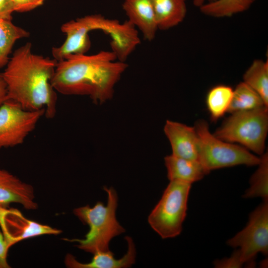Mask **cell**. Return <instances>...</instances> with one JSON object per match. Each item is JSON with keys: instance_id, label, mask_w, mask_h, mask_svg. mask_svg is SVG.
I'll list each match as a JSON object with an SVG mask.
<instances>
[{"instance_id": "44dd1931", "label": "cell", "mask_w": 268, "mask_h": 268, "mask_svg": "<svg viewBox=\"0 0 268 268\" xmlns=\"http://www.w3.org/2000/svg\"><path fill=\"white\" fill-rule=\"evenodd\" d=\"M263 106L266 107L259 94L242 81L233 89V97L228 112L231 114Z\"/></svg>"}, {"instance_id": "4fadbf2b", "label": "cell", "mask_w": 268, "mask_h": 268, "mask_svg": "<svg viewBox=\"0 0 268 268\" xmlns=\"http://www.w3.org/2000/svg\"><path fill=\"white\" fill-rule=\"evenodd\" d=\"M122 8L128 21L151 41L158 30L152 0H123Z\"/></svg>"}, {"instance_id": "7c38bea8", "label": "cell", "mask_w": 268, "mask_h": 268, "mask_svg": "<svg viewBox=\"0 0 268 268\" xmlns=\"http://www.w3.org/2000/svg\"><path fill=\"white\" fill-rule=\"evenodd\" d=\"M164 133L170 143L173 155L198 160V136L195 127L167 120Z\"/></svg>"}, {"instance_id": "ac0fdd59", "label": "cell", "mask_w": 268, "mask_h": 268, "mask_svg": "<svg viewBox=\"0 0 268 268\" xmlns=\"http://www.w3.org/2000/svg\"><path fill=\"white\" fill-rule=\"evenodd\" d=\"M243 82L253 88L268 107V61L255 60L243 75Z\"/></svg>"}, {"instance_id": "603a6c76", "label": "cell", "mask_w": 268, "mask_h": 268, "mask_svg": "<svg viewBox=\"0 0 268 268\" xmlns=\"http://www.w3.org/2000/svg\"><path fill=\"white\" fill-rule=\"evenodd\" d=\"M46 0H11L14 12H24L42 5Z\"/></svg>"}, {"instance_id": "3957f363", "label": "cell", "mask_w": 268, "mask_h": 268, "mask_svg": "<svg viewBox=\"0 0 268 268\" xmlns=\"http://www.w3.org/2000/svg\"><path fill=\"white\" fill-rule=\"evenodd\" d=\"M108 194L106 205L98 201L93 207L88 205L77 207L73 210L74 214L83 223L89 226V230L85 238H64L65 241L76 242V247L86 252L94 254L109 250L110 241L114 237L125 232L116 217L118 206V195L113 187H104Z\"/></svg>"}, {"instance_id": "6da1fadb", "label": "cell", "mask_w": 268, "mask_h": 268, "mask_svg": "<svg viewBox=\"0 0 268 268\" xmlns=\"http://www.w3.org/2000/svg\"><path fill=\"white\" fill-rule=\"evenodd\" d=\"M111 51L95 54H72L58 62L51 84L66 95L88 96L96 104L110 100L114 87L127 69Z\"/></svg>"}, {"instance_id": "7a4b0ae2", "label": "cell", "mask_w": 268, "mask_h": 268, "mask_svg": "<svg viewBox=\"0 0 268 268\" xmlns=\"http://www.w3.org/2000/svg\"><path fill=\"white\" fill-rule=\"evenodd\" d=\"M58 62L33 54L28 42L17 49L0 73L6 85V100L27 110L45 109V116L56 114L57 95L51 84Z\"/></svg>"}, {"instance_id": "9a60e30c", "label": "cell", "mask_w": 268, "mask_h": 268, "mask_svg": "<svg viewBox=\"0 0 268 268\" xmlns=\"http://www.w3.org/2000/svg\"><path fill=\"white\" fill-rule=\"evenodd\" d=\"M164 161L170 181L179 180L192 184L209 173L197 160L182 158L171 154L166 156Z\"/></svg>"}, {"instance_id": "d6986e66", "label": "cell", "mask_w": 268, "mask_h": 268, "mask_svg": "<svg viewBox=\"0 0 268 268\" xmlns=\"http://www.w3.org/2000/svg\"><path fill=\"white\" fill-rule=\"evenodd\" d=\"M257 0H215L199 7L204 15L214 17H229L249 9Z\"/></svg>"}, {"instance_id": "9c48e42d", "label": "cell", "mask_w": 268, "mask_h": 268, "mask_svg": "<svg viewBox=\"0 0 268 268\" xmlns=\"http://www.w3.org/2000/svg\"><path fill=\"white\" fill-rule=\"evenodd\" d=\"M106 17L100 14L87 15L64 23L61 31L66 35L64 42L58 47L53 48L52 56L57 62L72 54H84L91 47L88 34L93 30L102 31Z\"/></svg>"}, {"instance_id": "8992f818", "label": "cell", "mask_w": 268, "mask_h": 268, "mask_svg": "<svg viewBox=\"0 0 268 268\" xmlns=\"http://www.w3.org/2000/svg\"><path fill=\"white\" fill-rule=\"evenodd\" d=\"M191 184L171 180L148 216L151 228L163 239L174 238L182 231Z\"/></svg>"}, {"instance_id": "484cf974", "label": "cell", "mask_w": 268, "mask_h": 268, "mask_svg": "<svg viewBox=\"0 0 268 268\" xmlns=\"http://www.w3.org/2000/svg\"><path fill=\"white\" fill-rule=\"evenodd\" d=\"M14 12L11 0H0V18L11 20Z\"/></svg>"}, {"instance_id": "7402d4cb", "label": "cell", "mask_w": 268, "mask_h": 268, "mask_svg": "<svg viewBox=\"0 0 268 268\" xmlns=\"http://www.w3.org/2000/svg\"><path fill=\"white\" fill-rule=\"evenodd\" d=\"M259 167L250 179V187L243 197L246 199L261 197L268 199V154L265 153L260 157Z\"/></svg>"}, {"instance_id": "8fae6325", "label": "cell", "mask_w": 268, "mask_h": 268, "mask_svg": "<svg viewBox=\"0 0 268 268\" xmlns=\"http://www.w3.org/2000/svg\"><path fill=\"white\" fill-rule=\"evenodd\" d=\"M35 199L32 185L0 167V206L7 207L16 203L28 210H35L38 205Z\"/></svg>"}, {"instance_id": "30bf717a", "label": "cell", "mask_w": 268, "mask_h": 268, "mask_svg": "<svg viewBox=\"0 0 268 268\" xmlns=\"http://www.w3.org/2000/svg\"><path fill=\"white\" fill-rule=\"evenodd\" d=\"M0 225L9 248L25 239L62 232L60 229L29 219L18 209L8 207L0 206Z\"/></svg>"}, {"instance_id": "83f0119b", "label": "cell", "mask_w": 268, "mask_h": 268, "mask_svg": "<svg viewBox=\"0 0 268 268\" xmlns=\"http://www.w3.org/2000/svg\"><path fill=\"white\" fill-rule=\"evenodd\" d=\"M215 0H193L194 5L198 7H200L202 5Z\"/></svg>"}, {"instance_id": "cb8c5ba5", "label": "cell", "mask_w": 268, "mask_h": 268, "mask_svg": "<svg viewBox=\"0 0 268 268\" xmlns=\"http://www.w3.org/2000/svg\"><path fill=\"white\" fill-rule=\"evenodd\" d=\"M213 263L214 267L218 268H241L243 265L238 249L236 250L230 258L217 260Z\"/></svg>"}, {"instance_id": "ba28073f", "label": "cell", "mask_w": 268, "mask_h": 268, "mask_svg": "<svg viewBox=\"0 0 268 268\" xmlns=\"http://www.w3.org/2000/svg\"><path fill=\"white\" fill-rule=\"evenodd\" d=\"M45 110H27L6 100L0 105V148L22 144L45 115Z\"/></svg>"}, {"instance_id": "5b68a950", "label": "cell", "mask_w": 268, "mask_h": 268, "mask_svg": "<svg viewBox=\"0 0 268 268\" xmlns=\"http://www.w3.org/2000/svg\"><path fill=\"white\" fill-rule=\"evenodd\" d=\"M198 136V161L210 171L239 165H258L261 158L243 146L223 141L214 135L208 123L199 120L194 126Z\"/></svg>"}, {"instance_id": "2e32d148", "label": "cell", "mask_w": 268, "mask_h": 268, "mask_svg": "<svg viewBox=\"0 0 268 268\" xmlns=\"http://www.w3.org/2000/svg\"><path fill=\"white\" fill-rule=\"evenodd\" d=\"M158 30H167L182 23L187 11L185 0H152Z\"/></svg>"}, {"instance_id": "5bb4252c", "label": "cell", "mask_w": 268, "mask_h": 268, "mask_svg": "<svg viewBox=\"0 0 268 268\" xmlns=\"http://www.w3.org/2000/svg\"><path fill=\"white\" fill-rule=\"evenodd\" d=\"M125 239L128 243L127 253L121 259L117 260L114 254L109 250L99 251L93 254L91 261L87 263L78 262L71 254H67L65 258V264L70 268H126L132 266L135 262L136 249L134 242L130 236Z\"/></svg>"}, {"instance_id": "52a82bcc", "label": "cell", "mask_w": 268, "mask_h": 268, "mask_svg": "<svg viewBox=\"0 0 268 268\" xmlns=\"http://www.w3.org/2000/svg\"><path fill=\"white\" fill-rule=\"evenodd\" d=\"M230 247L238 248L243 264L254 266L258 253H268V202H264L250 215L247 226L227 241Z\"/></svg>"}, {"instance_id": "ffe728a7", "label": "cell", "mask_w": 268, "mask_h": 268, "mask_svg": "<svg viewBox=\"0 0 268 268\" xmlns=\"http://www.w3.org/2000/svg\"><path fill=\"white\" fill-rule=\"evenodd\" d=\"M29 35V32L14 25L11 20L0 18V68L7 64L9 55L15 42Z\"/></svg>"}, {"instance_id": "e0dca14e", "label": "cell", "mask_w": 268, "mask_h": 268, "mask_svg": "<svg viewBox=\"0 0 268 268\" xmlns=\"http://www.w3.org/2000/svg\"><path fill=\"white\" fill-rule=\"evenodd\" d=\"M233 94V88L225 84H218L209 89L205 104L212 122H216L228 112Z\"/></svg>"}, {"instance_id": "d4e9b609", "label": "cell", "mask_w": 268, "mask_h": 268, "mask_svg": "<svg viewBox=\"0 0 268 268\" xmlns=\"http://www.w3.org/2000/svg\"><path fill=\"white\" fill-rule=\"evenodd\" d=\"M8 246L2 232L0 231V268H9L10 265L7 261Z\"/></svg>"}, {"instance_id": "4316f807", "label": "cell", "mask_w": 268, "mask_h": 268, "mask_svg": "<svg viewBox=\"0 0 268 268\" xmlns=\"http://www.w3.org/2000/svg\"><path fill=\"white\" fill-rule=\"evenodd\" d=\"M6 85L0 74V105L6 100Z\"/></svg>"}, {"instance_id": "277c9868", "label": "cell", "mask_w": 268, "mask_h": 268, "mask_svg": "<svg viewBox=\"0 0 268 268\" xmlns=\"http://www.w3.org/2000/svg\"><path fill=\"white\" fill-rule=\"evenodd\" d=\"M268 107L231 113L213 134L230 143H238L262 155L268 131Z\"/></svg>"}]
</instances>
